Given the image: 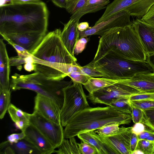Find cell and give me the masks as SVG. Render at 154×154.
<instances>
[{
  "label": "cell",
  "instance_id": "cell-1",
  "mask_svg": "<svg viewBox=\"0 0 154 154\" xmlns=\"http://www.w3.org/2000/svg\"><path fill=\"white\" fill-rule=\"evenodd\" d=\"M48 17L46 4L42 2L6 4L0 8V35L32 34L45 35Z\"/></svg>",
  "mask_w": 154,
  "mask_h": 154
},
{
  "label": "cell",
  "instance_id": "cell-2",
  "mask_svg": "<svg viewBox=\"0 0 154 154\" xmlns=\"http://www.w3.org/2000/svg\"><path fill=\"white\" fill-rule=\"evenodd\" d=\"M131 120V115L111 106H89L77 113L68 122L64 129V137H75L83 133L94 131L109 124H129Z\"/></svg>",
  "mask_w": 154,
  "mask_h": 154
},
{
  "label": "cell",
  "instance_id": "cell-3",
  "mask_svg": "<svg viewBox=\"0 0 154 154\" xmlns=\"http://www.w3.org/2000/svg\"><path fill=\"white\" fill-rule=\"evenodd\" d=\"M110 51L129 59L146 61V54L132 24L113 28L101 36L94 60Z\"/></svg>",
  "mask_w": 154,
  "mask_h": 154
},
{
  "label": "cell",
  "instance_id": "cell-4",
  "mask_svg": "<svg viewBox=\"0 0 154 154\" xmlns=\"http://www.w3.org/2000/svg\"><path fill=\"white\" fill-rule=\"evenodd\" d=\"M73 82L49 79L38 72L20 75L15 73L10 80V88L14 91L21 89L34 91L54 100L61 108L64 101V89Z\"/></svg>",
  "mask_w": 154,
  "mask_h": 154
},
{
  "label": "cell",
  "instance_id": "cell-5",
  "mask_svg": "<svg viewBox=\"0 0 154 154\" xmlns=\"http://www.w3.org/2000/svg\"><path fill=\"white\" fill-rule=\"evenodd\" d=\"M94 62L96 68L103 74L104 77L112 79H128L138 73L153 72L146 61L127 59L112 51Z\"/></svg>",
  "mask_w": 154,
  "mask_h": 154
},
{
  "label": "cell",
  "instance_id": "cell-6",
  "mask_svg": "<svg viewBox=\"0 0 154 154\" xmlns=\"http://www.w3.org/2000/svg\"><path fill=\"white\" fill-rule=\"evenodd\" d=\"M61 31L57 29L46 34L32 53L40 60L53 62L73 64L77 59L69 52L61 38Z\"/></svg>",
  "mask_w": 154,
  "mask_h": 154
},
{
  "label": "cell",
  "instance_id": "cell-7",
  "mask_svg": "<svg viewBox=\"0 0 154 154\" xmlns=\"http://www.w3.org/2000/svg\"><path fill=\"white\" fill-rule=\"evenodd\" d=\"M73 83L63 90L64 101L60 112L63 127H65L77 113L89 106L82 84Z\"/></svg>",
  "mask_w": 154,
  "mask_h": 154
},
{
  "label": "cell",
  "instance_id": "cell-8",
  "mask_svg": "<svg viewBox=\"0 0 154 154\" xmlns=\"http://www.w3.org/2000/svg\"><path fill=\"white\" fill-rule=\"evenodd\" d=\"M154 4V0H114L108 5L103 14L95 24L106 20L124 10L131 16L141 18Z\"/></svg>",
  "mask_w": 154,
  "mask_h": 154
},
{
  "label": "cell",
  "instance_id": "cell-9",
  "mask_svg": "<svg viewBox=\"0 0 154 154\" xmlns=\"http://www.w3.org/2000/svg\"><path fill=\"white\" fill-rule=\"evenodd\" d=\"M143 94L138 90L124 84L118 82L89 93L88 100L91 103L109 106L113 101L123 97Z\"/></svg>",
  "mask_w": 154,
  "mask_h": 154
},
{
  "label": "cell",
  "instance_id": "cell-10",
  "mask_svg": "<svg viewBox=\"0 0 154 154\" xmlns=\"http://www.w3.org/2000/svg\"><path fill=\"white\" fill-rule=\"evenodd\" d=\"M30 124L35 127L49 141L54 148H57L64 137V129L61 124H56L33 112L31 114Z\"/></svg>",
  "mask_w": 154,
  "mask_h": 154
},
{
  "label": "cell",
  "instance_id": "cell-11",
  "mask_svg": "<svg viewBox=\"0 0 154 154\" xmlns=\"http://www.w3.org/2000/svg\"><path fill=\"white\" fill-rule=\"evenodd\" d=\"M131 16L127 11H120L108 19L94 24L84 31H79V38L92 35L102 36L113 28L131 25L132 22L130 20Z\"/></svg>",
  "mask_w": 154,
  "mask_h": 154
},
{
  "label": "cell",
  "instance_id": "cell-12",
  "mask_svg": "<svg viewBox=\"0 0 154 154\" xmlns=\"http://www.w3.org/2000/svg\"><path fill=\"white\" fill-rule=\"evenodd\" d=\"M131 128L122 126L118 133L110 136H100L95 132V135L108 147L112 154H131Z\"/></svg>",
  "mask_w": 154,
  "mask_h": 154
},
{
  "label": "cell",
  "instance_id": "cell-13",
  "mask_svg": "<svg viewBox=\"0 0 154 154\" xmlns=\"http://www.w3.org/2000/svg\"><path fill=\"white\" fill-rule=\"evenodd\" d=\"M34 111L58 124H61V108L52 99L37 94L35 98Z\"/></svg>",
  "mask_w": 154,
  "mask_h": 154
},
{
  "label": "cell",
  "instance_id": "cell-14",
  "mask_svg": "<svg viewBox=\"0 0 154 154\" xmlns=\"http://www.w3.org/2000/svg\"><path fill=\"white\" fill-rule=\"evenodd\" d=\"M132 22L147 56L154 53V26L137 18Z\"/></svg>",
  "mask_w": 154,
  "mask_h": 154
},
{
  "label": "cell",
  "instance_id": "cell-15",
  "mask_svg": "<svg viewBox=\"0 0 154 154\" xmlns=\"http://www.w3.org/2000/svg\"><path fill=\"white\" fill-rule=\"evenodd\" d=\"M24 139L35 146L41 154H50L54 153L55 149L47 138L31 124L24 131Z\"/></svg>",
  "mask_w": 154,
  "mask_h": 154
},
{
  "label": "cell",
  "instance_id": "cell-16",
  "mask_svg": "<svg viewBox=\"0 0 154 154\" xmlns=\"http://www.w3.org/2000/svg\"><path fill=\"white\" fill-rule=\"evenodd\" d=\"M119 82L132 87L143 94L154 92V72L137 74L131 78L119 79Z\"/></svg>",
  "mask_w": 154,
  "mask_h": 154
},
{
  "label": "cell",
  "instance_id": "cell-17",
  "mask_svg": "<svg viewBox=\"0 0 154 154\" xmlns=\"http://www.w3.org/2000/svg\"><path fill=\"white\" fill-rule=\"evenodd\" d=\"M1 36L7 42H12L23 47L31 54L45 36L42 34H32Z\"/></svg>",
  "mask_w": 154,
  "mask_h": 154
},
{
  "label": "cell",
  "instance_id": "cell-18",
  "mask_svg": "<svg viewBox=\"0 0 154 154\" xmlns=\"http://www.w3.org/2000/svg\"><path fill=\"white\" fill-rule=\"evenodd\" d=\"M79 20L70 19L64 25L61 33V38L65 47L73 57L75 46L79 39V31L77 28Z\"/></svg>",
  "mask_w": 154,
  "mask_h": 154
},
{
  "label": "cell",
  "instance_id": "cell-19",
  "mask_svg": "<svg viewBox=\"0 0 154 154\" xmlns=\"http://www.w3.org/2000/svg\"><path fill=\"white\" fill-rule=\"evenodd\" d=\"M10 64L6 45L0 39V90H11L10 88Z\"/></svg>",
  "mask_w": 154,
  "mask_h": 154
},
{
  "label": "cell",
  "instance_id": "cell-20",
  "mask_svg": "<svg viewBox=\"0 0 154 154\" xmlns=\"http://www.w3.org/2000/svg\"><path fill=\"white\" fill-rule=\"evenodd\" d=\"M8 111L17 127L21 131L24 132L30 124L31 114L23 111L12 103L10 105Z\"/></svg>",
  "mask_w": 154,
  "mask_h": 154
},
{
  "label": "cell",
  "instance_id": "cell-21",
  "mask_svg": "<svg viewBox=\"0 0 154 154\" xmlns=\"http://www.w3.org/2000/svg\"><path fill=\"white\" fill-rule=\"evenodd\" d=\"M109 2V0H88L82 7L72 14L70 19L79 20L86 14L96 12L106 8Z\"/></svg>",
  "mask_w": 154,
  "mask_h": 154
},
{
  "label": "cell",
  "instance_id": "cell-22",
  "mask_svg": "<svg viewBox=\"0 0 154 154\" xmlns=\"http://www.w3.org/2000/svg\"><path fill=\"white\" fill-rule=\"evenodd\" d=\"M77 136L81 141L88 143L95 147L98 154H112L108 147L96 136L94 131L83 133Z\"/></svg>",
  "mask_w": 154,
  "mask_h": 154
},
{
  "label": "cell",
  "instance_id": "cell-23",
  "mask_svg": "<svg viewBox=\"0 0 154 154\" xmlns=\"http://www.w3.org/2000/svg\"><path fill=\"white\" fill-rule=\"evenodd\" d=\"M34 62L47 66L67 75L75 71H81V66L76 62L73 64L65 63L47 61L40 60L32 56Z\"/></svg>",
  "mask_w": 154,
  "mask_h": 154
},
{
  "label": "cell",
  "instance_id": "cell-24",
  "mask_svg": "<svg viewBox=\"0 0 154 154\" xmlns=\"http://www.w3.org/2000/svg\"><path fill=\"white\" fill-rule=\"evenodd\" d=\"M119 82V79L91 77L84 85L85 88L90 94L106 87Z\"/></svg>",
  "mask_w": 154,
  "mask_h": 154
},
{
  "label": "cell",
  "instance_id": "cell-25",
  "mask_svg": "<svg viewBox=\"0 0 154 154\" xmlns=\"http://www.w3.org/2000/svg\"><path fill=\"white\" fill-rule=\"evenodd\" d=\"M41 73L46 78L53 80H60L67 76L63 72L51 67L35 63L34 70Z\"/></svg>",
  "mask_w": 154,
  "mask_h": 154
},
{
  "label": "cell",
  "instance_id": "cell-26",
  "mask_svg": "<svg viewBox=\"0 0 154 154\" xmlns=\"http://www.w3.org/2000/svg\"><path fill=\"white\" fill-rule=\"evenodd\" d=\"M54 153L59 154H80L78 143L73 137L64 138L61 144Z\"/></svg>",
  "mask_w": 154,
  "mask_h": 154
},
{
  "label": "cell",
  "instance_id": "cell-27",
  "mask_svg": "<svg viewBox=\"0 0 154 154\" xmlns=\"http://www.w3.org/2000/svg\"><path fill=\"white\" fill-rule=\"evenodd\" d=\"M8 144L14 154H41L35 146L24 139L16 143Z\"/></svg>",
  "mask_w": 154,
  "mask_h": 154
},
{
  "label": "cell",
  "instance_id": "cell-28",
  "mask_svg": "<svg viewBox=\"0 0 154 154\" xmlns=\"http://www.w3.org/2000/svg\"><path fill=\"white\" fill-rule=\"evenodd\" d=\"M109 106L125 113L131 115L130 97H123L116 99L112 101Z\"/></svg>",
  "mask_w": 154,
  "mask_h": 154
},
{
  "label": "cell",
  "instance_id": "cell-29",
  "mask_svg": "<svg viewBox=\"0 0 154 154\" xmlns=\"http://www.w3.org/2000/svg\"><path fill=\"white\" fill-rule=\"evenodd\" d=\"M11 91L9 90H0V119L4 117L11 103Z\"/></svg>",
  "mask_w": 154,
  "mask_h": 154
},
{
  "label": "cell",
  "instance_id": "cell-30",
  "mask_svg": "<svg viewBox=\"0 0 154 154\" xmlns=\"http://www.w3.org/2000/svg\"><path fill=\"white\" fill-rule=\"evenodd\" d=\"M120 125L117 123L109 124L102 126L94 131L100 136H110L118 132L120 129Z\"/></svg>",
  "mask_w": 154,
  "mask_h": 154
},
{
  "label": "cell",
  "instance_id": "cell-31",
  "mask_svg": "<svg viewBox=\"0 0 154 154\" xmlns=\"http://www.w3.org/2000/svg\"><path fill=\"white\" fill-rule=\"evenodd\" d=\"M80 69L83 73L91 77H104L103 74L96 68L94 60L86 65L81 66Z\"/></svg>",
  "mask_w": 154,
  "mask_h": 154
},
{
  "label": "cell",
  "instance_id": "cell-32",
  "mask_svg": "<svg viewBox=\"0 0 154 154\" xmlns=\"http://www.w3.org/2000/svg\"><path fill=\"white\" fill-rule=\"evenodd\" d=\"M154 148V142L143 139L139 140L135 149L141 150L144 154H151Z\"/></svg>",
  "mask_w": 154,
  "mask_h": 154
},
{
  "label": "cell",
  "instance_id": "cell-33",
  "mask_svg": "<svg viewBox=\"0 0 154 154\" xmlns=\"http://www.w3.org/2000/svg\"><path fill=\"white\" fill-rule=\"evenodd\" d=\"M71 79L73 82L85 84L91 77L86 75L81 71H75L67 75Z\"/></svg>",
  "mask_w": 154,
  "mask_h": 154
},
{
  "label": "cell",
  "instance_id": "cell-34",
  "mask_svg": "<svg viewBox=\"0 0 154 154\" xmlns=\"http://www.w3.org/2000/svg\"><path fill=\"white\" fill-rule=\"evenodd\" d=\"M142 122L149 128L154 131V109L143 110Z\"/></svg>",
  "mask_w": 154,
  "mask_h": 154
},
{
  "label": "cell",
  "instance_id": "cell-35",
  "mask_svg": "<svg viewBox=\"0 0 154 154\" xmlns=\"http://www.w3.org/2000/svg\"><path fill=\"white\" fill-rule=\"evenodd\" d=\"M78 145L80 154H98L95 147L88 143L81 141Z\"/></svg>",
  "mask_w": 154,
  "mask_h": 154
},
{
  "label": "cell",
  "instance_id": "cell-36",
  "mask_svg": "<svg viewBox=\"0 0 154 154\" xmlns=\"http://www.w3.org/2000/svg\"><path fill=\"white\" fill-rule=\"evenodd\" d=\"M132 120L134 123L142 122L143 121V110L131 103Z\"/></svg>",
  "mask_w": 154,
  "mask_h": 154
},
{
  "label": "cell",
  "instance_id": "cell-37",
  "mask_svg": "<svg viewBox=\"0 0 154 154\" xmlns=\"http://www.w3.org/2000/svg\"><path fill=\"white\" fill-rule=\"evenodd\" d=\"M131 102L143 110L154 109V100H139L131 101Z\"/></svg>",
  "mask_w": 154,
  "mask_h": 154
},
{
  "label": "cell",
  "instance_id": "cell-38",
  "mask_svg": "<svg viewBox=\"0 0 154 154\" xmlns=\"http://www.w3.org/2000/svg\"><path fill=\"white\" fill-rule=\"evenodd\" d=\"M89 38L83 37L79 38L76 42L74 47V54L77 55L82 52L84 50Z\"/></svg>",
  "mask_w": 154,
  "mask_h": 154
},
{
  "label": "cell",
  "instance_id": "cell-39",
  "mask_svg": "<svg viewBox=\"0 0 154 154\" xmlns=\"http://www.w3.org/2000/svg\"><path fill=\"white\" fill-rule=\"evenodd\" d=\"M26 58L18 55L16 57H11L10 58V65L11 66H16L19 70H21L22 69V65L26 63Z\"/></svg>",
  "mask_w": 154,
  "mask_h": 154
},
{
  "label": "cell",
  "instance_id": "cell-40",
  "mask_svg": "<svg viewBox=\"0 0 154 154\" xmlns=\"http://www.w3.org/2000/svg\"><path fill=\"white\" fill-rule=\"evenodd\" d=\"M140 20L146 23L154 26V4Z\"/></svg>",
  "mask_w": 154,
  "mask_h": 154
},
{
  "label": "cell",
  "instance_id": "cell-41",
  "mask_svg": "<svg viewBox=\"0 0 154 154\" xmlns=\"http://www.w3.org/2000/svg\"><path fill=\"white\" fill-rule=\"evenodd\" d=\"M25 137V134L24 132L13 133L8 136L6 141L10 144H13L24 139Z\"/></svg>",
  "mask_w": 154,
  "mask_h": 154
},
{
  "label": "cell",
  "instance_id": "cell-42",
  "mask_svg": "<svg viewBox=\"0 0 154 154\" xmlns=\"http://www.w3.org/2000/svg\"><path fill=\"white\" fill-rule=\"evenodd\" d=\"M131 101L139 100H154V92L137 94L130 97Z\"/></svg>",
  "mask_w": 154,
  "mask_h": 154
},
{
  "label": "cell",
  "instance_id": "cell-43",
  "mask_svg": "<svg viewBox=\"0 0 154 154\" xmlns=\"http://www.w3.org/2000/svg\"><path fill=\"white\" fill-rule=\"evenodd\" d=\"M146 126L142 122H138L135 124L131 128V132L137 135H138L145 131L146 128Z\"/></svg>",
  "mask_w": 154,
  "mask_h": 154
},
{
  "label": "cell",
  "instance_id": "cell-44",
  "mask_svg": "<svg viewBox=\"0 0 154 154\" xmlns=\"http://www.w3.org/2000/svg\"><path fill=\"white\" fill-rule=\"evenodd\" d=\"M79 0H66V11L71 14L76 4Z\"/></svg>",
  "mask_w": 154,
  "mask_h": 154
},
{
  "label": "cell",
  "instance_id": "cell-45",
  "mask_svg": "<svg viewBox=\"0 0 154 154\" xmlns=\"http://www.w3.org/2000/svg\"><path fill=\"white\" fill-rule=\"evenodd\" d=\"M153 133H154V131L149 128L147 129L146 128L145 131L138 135V141L141 140H146L150 135Z\"/></svg>",
  "mask_w": 154,
  "mask_h": 154
},
{
  "label": "cell",
  "instance_id": "cell-46",
  "mask_svg": "<svg viewBox=\"0 0 154 154\" xmlns=\"http://www.w3.org/2000/svg\"><path fill=\"white\" fill-rule=\"evenodd\" d=\"M138 142V136L132 133L131 140V146L132 152L135 149Z\"/></svg>",
  "mask_w": 154,
  "mask_h": 154
},
{
  "label": "cell",
  "instance_id": "cell-47",
  "mask_svg": "<svg viewBox=\"0 0 154 154\" xmlns=\"http://www.w3.org/2000/svg\"><path fill=\"white\" fill-rule=\"evenodd\" d=\"M35 63L34 61H29L25 64L24 69L27 71L31 72L34 70Z\"/></svg>",
  "mask_w": 154,
  "mask_h": 154
},
{
  "label": "cell",
  "instance_id": "cell-48",
  "mask_svg": "<svg viewBox=\"0 0 154 154\" xmlns=\"http://www.w3.org/2000/svg\"><path fill=\"white\" fill-rule=\"evenodd\" d=\"M90 27L89 24L87 22H82L79 24L77 28L79 31H84Z\"/></svg>",
  "mask_w": 154,
  "mask_h": 154
},
{
  "label": "cell",
  "instance_id": "cell-49",
  "mask_svg": "<svg viewBox=\"0 0 154 154\" xmlns=\"http://www.w3.org/2000/svg\"><path fill=\"white\" fill-rule=\"evenodd\" d=\"M40 0H11L10 3L12 4H24L38 2Z\"/></svg>",
  "mask_w": 154,
  "mask_h": 154
},
{
  "label": "cell",
  "instance_id": "cell-50",
  "mask_svg": "<svg viewBox=\"0 0 154 154\" xmlns=\"http://www.w3.org/2000/svg\"><path fill=\"white\" fill-rule=\"evenodd\" d=\"M52 2L57 6L66 8V0H51Z\"/></svg>",
  "mask_w": 154,
  "mask_h": 154
},
{
  "label": "cell",
  "instance_id": "cell-51",
  "mask_svg": "<svg viewBox=\"0 0 154 154\" xmlns=\"http://www.w3.org/2000/svg\"><path fill=\"white\" fill-rule=\"evenodd\" d=\"M146 61L152 68L154 72V53L147 56Z\"/></svg>",
  "mask_w": 154,
  "mask_h": 154
},
{
  "label": "cell",
  "instance_id": "cell-52",
  "mask_svg": "<svg viewBox=\"0 0 154 154\" xmlns=\"http://www.w3.org/2000/svg\"><path fill=\"white\" fill-rule=\"evenodd\" d=\"M88 0H79L71 14H72L79 9L82 7Z\"/></svg>",
  "mask_w": 154,
  "mask_h": 154
},
{
  "label": "cell",
  "instance_id": "cell-53",
  "mask_svg": "<svg viewBox=\"0 0 154 154\" xmlns=\"http://www.w3.org/2000/svg\"><path fill=\"white\" fill-rule=\"evenodd\" d=\"M146 140L154 142V133L150 135Z\"/></svg>",
  "mask_w": 154,
  "mask_h": 154
},
{
  "label": "cell",
  "instance_id": "cell-54",
  "mask_svg": "<svg viewBox=\"0 0 154 154\" xmlns=\"http://www.w3.org/2000/svg\"><path fill=\"white\" fill-rule=\"evenodd\" d=\"M131 154H144V153L139 149H135L132 152Z\"/></svg>",
  "mask_w": 154,
  "mask_h": 154
},
{
  "label": "cell",
  "instance_id": "cell-55",
  "mask_svg": "<svg viewBox=\"0 0 154 154\" xmlns=\"http://www.w3.org/2000/svg\"><path fill=\"white\" fill-rule=\"evenodd\" d=\"M6 3V0H0V7L3 6L5 5Z\"/></svg>",
  "mask_w": 154,
  "mask_h": 154
},
{
  "label": "cell",
  "instance_id": "cell-56",
  "mask_svg": "<svg viewBox=\"0 0 154 154\" xmlns=\"http://www.w3.org/2000/svg\"><path fill=\"white\" fill-rule=\"evenodd\" d=\"M6 2H11V0H6Z\"/></svg>",
  "mask_w": 154,
  "mask_h": 154
},
{
  "label": "cell",
  "instance_id": "cell-57",
  "mask_svg": "<svg viewBox=\"0 0 154 154\" xmlns=\"http://www.w3.org/2000/svg\"><path fill=\"white\" fill-rule=\"evenodd\" d=\"M152 154H154V149H153V152Z\"/></svg>",
  "mask_w": 154,
  "mask_h": 154
}]
</instances>
